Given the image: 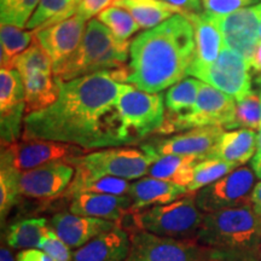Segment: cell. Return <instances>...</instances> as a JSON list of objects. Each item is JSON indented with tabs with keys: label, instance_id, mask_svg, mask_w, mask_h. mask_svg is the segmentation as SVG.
<instances>
[{
	"label": "cell",
	"instance_id": "cell-47",
	"mask_svg": "<svg viewBox=\"0 0 261 261\" xmlns=\"http://www.w3.org/2000/svg\"><path fill=\"white\" fill-rule=\"evenodd\" d=\"M252 168H253L254 173H255L256 178L261 180V160L253 159L252 160Z\"/></svg>",
	"mask_w": 261,
	"mask_h": 261
},
{
	"label": "cell",
	"instance_id": "cell-33",
	"mask_svg": "<svg viewBox=\"0 0 261 261\" xmlns=\"http://www.w3.org/2000/svg\"><path fill=\"white\" fill-rule=\"evenodd\" d=\"M238 168L232 163L225 162L219 159L202 160L194 167V177L191 184L188 187L189 192H197L214 181L219 180L228 173Z\"/></svg>",
	"mask_w": 261,
	"mask_h": 261
},
{
	"label": "cell",
	"instance_id": "cell-49",
	"mask_svg": "<svg viewBox=\"0 0 261 261\" xmlns=\"http://www.w3.org/2000/svg\"><path fill=\"white\" fill-rule=\"evenodd\" d=\"M257 11H259V18H260V27H259V34H260V40H261V3L257 4Z\"/></svg>",
	"mask_w": 261,
	"mask_h": 261
},
{
	"label": "cell",
	"instance_id": "cell-41",
	"mask_svg": "<svg viewBox=\"0 0 261 261\" xmlns=\"http://www.w3.org/2000/svg\"><path fill=\"white\" fill-rule=\"evenodd\" d=\"M175 8L180 9L182 14H198L201 12L202 0H163Z\"/></svg>",
	"mask_w": 261,
	"mask_h": 261
},
{
	"label": "cell",
	"instance_id": "cell-1",
	"mask_svg": "<svg viewBox=\"0 0 261 261\" xmlns=\"http://www.w3.org/2000/svg\"><path fill=\"white\" fill-rule=\"evenodd\" d=\"M127 65L61 83L52 106L25 115L22 139L77 145L87 151L126 145L116 100Z\"/></svg>",
	"mask_w": 261,
	"mask_h": 261
},
{
	"label": "cell",
	"instance_id": "cell-38",
	"mask_svg": "<svg viewBox=\"0 0 261 261\" xmlns=\"http://www.w3.org/2000/svg\"><path fill=\"white\" fill-rule=\"evenodd\" d=\"M38 249H41L55 261H73L71 248L63 242L51 227L41 240Z\"/></svg>",
	"mask_w": 261,
	"mask_h": 261
},
{
	"label": "cell",
	"instance_id": "cell-4",
	"mask_svg": "<svg viewBox=\"0 0 261 261\" xmlns=\"http://www.w3.org/2000/svg\"><path fill=\"white\" fill-rule=\"evenodd\" d=\"M130 42H121L102 22L92 18L87 22L86 31L79 47L54 75L61 83L98 73L126 67L129 57Z\"/></svg>",
	"mask_w": 261,
	"mask_h": 261
},
{
	"label": "cell",
	"instance_id": "cell-13",
	"mask_svg": "<svg viewBox=\"0 0 261 261\" xmlns=\"http://www.w3.org/2000/svg\"><path fill=\"white\" fill-rule=\"evenodd\" d=\"M224 132L223 127L219 126L197 127L169 138L146 143L140 149L155 158L162 155H185L205 160L213 154Z\"/></svg>",
	"mask_w": 261,
	"mask_h": 261
},
{
	"label": "cell",
	"instance_id": "cell-28",
	"mask_svg": "<svg viewBox=\"0 0 261 261\" xmlns=\"http://www.w3.org/2000/svg\"><path fill=\"white\" fill-rule=\"evenodd\" d=\"M48 223L44 218H31L15 223L9 227L5 243L11 249L24 250L39 248L41 240L48 231Z\"/></svg>",
	"mask_w": 261,
	"mask_h": 261
},
{
	"label": "cell",
	"instance_id": "cell-16",
	"mask_svg": "<svg viewBox=\"0 0 261 261\" xmlns=\"http://www.w3.org/2000/svg\"><path fill=\"white\" fill-rule=\"evenodd\" d=\"M184 16L191 22L195 32V55L188 75L196 77L219 57L225 46L224 35L218 17L204 11Z\"/></svg>",
	"mask_w": 261,
	"mask_h": 261
},
{
	"label": "cell",
	"instance_id": "cell-17",
	"mask_svg": "<svg viewBox=\"0 0 261 261\" xmlns=\"http://www.w3.org/2000/svg\"><path fill=\"white\" fill-rule=\"evenodd\" d=\"M86 22L76 14L60 23L33 31L37 41L51 57L54 69L64 63L79 47L87 27Z\"/></svg>",
	"mask_w": 261,
	"mask_h": 261
},
{
	"label": "cell",
	"instance_id": "cell-5",
	"mask_svg": "<svg viewBox=\"0 0 261 261\" xmlns=\"http://www.w3.org/2000/svg\"><path fill=\"white\" fill-rule=\"evenodd\" d=\"M195 195L196 192H189L172 203L156 205L143 212H130V232L143 230L161 237L195 241L204 217L196 204Z\"/></svg>",
	"mask_w": 261,
	"mask_h": 261
},
{
	"label": "cell",
	"instance_id": "cell-11",
	"mask_svg": "<svg viewBox=\"0 0 261 261\" xmlns=\"http://www.w3.org/2000/svg\"><path fill=\"white\" fill-rule=\"evenodd\" d=\"M87 152V150L68 143L44 139H22L2 146V163L23 173L52 162H69L71 159L80 158Z\"/></svg>",
	"mask_w": 261,
	"mask_h": 261
},
{
	"label": "cell",
	"instance_id": "cell-35",
	"mask_svg": "<svg viewBox=\"0 0 261 261\" xmlns=\"http://www.w3.org/2000/svg\"><path fill=\"white\" fill-rule=\"evenodd\" d=\"M19 172L9 165L2 163L0 166V215L4 223L10 211L18 203L22 195L18 184Z\"/></svg>",
	"mask_w": 261,
	"mask_h": 261
},
{
	"label": "cell",
	"instance_id": "cell-2",
	"mask_svg": "<svg viewBox=\"0 0 261 261\" xmlns=\"http://www.w3.org/2000/svg\"><path fill=\"white\" fill-rule=\"evenodd\" d=\"M195 55V32L184 15L177 14L130 41L127 81L149 93L178 84L188 75Z\"/></svg>",
	"mask_w": 261,
	"mask_h": 261
},
{
	"label": "cell",
	"instance_id": "cell-43",
	"mask_svg": "<svg viewBox=\"0 0 261 261\" xmlns=\"http://www.w3.org/2000/svg\"><path fill=\"white\" fill-rule=\"evenodd\" d=\"M204 261H260L259 257L254 255H232V254H221L213 259Z\"/></svg>",
	"mask_w": 261,
	"mask_h": 261
},
{
	"label": "cell",
	"instance_id": "cell-40",
	"mask_svg": "<svg viewBox=\"0 0 261 261\" xmlns=\"http://www.w3.org/2000/svg\"><path fill=\"white\" fill-rule=\"evenodd\" d=\"M115 3L116 0H80L76 14L86 21H91V18L112 8Z\"/></svg>",
	"mask_w": 261,
	"mask_h": 261
},
{
	"label": "cell",
	"instance_id": "cell-50",
	"mask_svg": "<svg viewBox=\"0 0 261 261\" xmlns=\"http://www.w3.org/2000/svg\"><path fill=\"white\" fill-rule=\"evenodd\" d=\"M255 83L257 84V86H259V90H260L259 94H260V98H261V74L257 75V77L255 79Z\"/></svg>",
	"mask_w": 261,
	"mask_h": 261
},
{
	"label": "cell",
	"instance_id": "cell-37",
	"mask_svg": "<svg viewBox=\"0 0 261 261\" xmlns=\"http://www.w3.org/2000/svg\"><path fill=\"white\" fill-rule=\"evenodd\" d=\"M40 0H0L2 24L23 28L27 25Z\"/></svg>",
	"mask_w": 261,
	"mask_h": 261
},
{
	"label": "cell",
	"instance_id": "cell-7",
	"mask_svg": "<svg viewBox=\"0 0 261 261\" xmlns=\"http://www.w3.org/2000/svg\"><path fill=\"white\" fill-rule=\"evenodd\" d=\"M158 158L143 149L107 148L89 151L80 158L71 159L69 163L75 171L90 177H116L135 180L148 174L149 167Z\"/></svg>",
	"mask_w": 261,
	"mask_h": 261
},
{
	"label": "cell",
	"instance_id": "cell-31",
	"mask_svg": "<svg viewBox=\"0 0 261 261\" xmlns=\"http://www.w3.org/2000/svg\"><path fill=\"white\" fill-rule=\"evenodd\" d=\"M201 80L188 77L169 87L165 96L166 116L175 117L190 113L197 100Z\"/></svg>",
	"mask_w": 261,
	"mask_h": 261
},
{
	"label": "cell",
	"instance_id": "cell-24",
	"mask_svg": "<svg viewBox=\"0 0 261 261\" xmlns=\"http://www.w3.org/2000/svg\"><path fill=\"white\" fill-rule=\"evenodd\" d=\"M24 85L25 115L52 106L61 92V81L54 74L35 73L22 77Z\"/></svg>",
	"mask_w": 261,
	"mask_h": 261
},
{
	"label": "cell",
	"instance_id": "cell-44",
	"mask_svg": "<svg viewBox=\"0 0 261 261\" xmlns=\"http://www.w3.org/2000/svg\"><path fill=\"white\" fill-rule=\"evenodd\" d=\"M252 205L255 213L261 218V181L256 182L255 188L253 190L252 196Z\"/></svg>",
	"mask_w": 261,
	"mask_h": 261
},
{
	"label": "cell",
	"instance_id": "cell-27",
	"mask_svg": "<svg viewBox=\"0 0 261 261\" xmlns=\"http://www.w3.org/2000/svg\"><path fill=\"white\" fill-rule=\"evenodd\" d=\"M132 182L127 179L116 177H90L75 171V177L70 187L64 194L74 197L79 194H108V195H128Z\"/></svg>",
	"mask_w": 261,
	"mask_h": 261
},
{
	"label": "cell",
	"instance_id": "cell-25",
	"mask_svg": "<svg viewBox=\"0 0 261 261\" xmlns=\"http://www.w3.org/2000/svg\"><path fill=\"white\" fill-rule=\"evenodd\" d=\"M201 159L185 155H162L149 167L148 177L180 185L188 189L194 177V167Z\"/></svg>",
	"mask_w": 261,
	"mask_h": 261
},
{
	"label": "cell",
	"instance_id": "cell-8",
	"mask_svg": "<svg viewBox=\"0 0 261 261\" xmlns=\"http://www.w3.org/2000/svg\"><path fill=\"white\" fill-rule=\"evenodd\" d=\"M236 113V99L201 81L197 100L190 113L181 116H166L160 135H172L197 127L219 126L231 129Z\"/></svg>",
	"mask_w": 261,
	"mask_h": 261
},
{
	"label": "cell",
	"instance_id": "cell-30",
	"mask_svg": "<svg viewBox=\"0 0 261 261\" xmlns=\"http://www.w3.org/2000/svg\"><path fill=\"white\" fill-rule=\"evenodd\" d=\"M35 40L33 31H23L16 25L2 24L0 29V63L2 69H15L16 60Z\"/></svg>",
	"mask_w": 261,
	"mask_h": 261
},
{
	"label": "cell",
	"instance_id": "cell-23",
	"mask_svg": "<svg viewBox=\"0 0 261 261\" xmlns=\"http://www.w3.org/2000/svg\"><path fill=\"white\" fill-rule=\"evenodd\" d=\"M257 133L254 129L238 128L224 132L210 159H219L240 167L256 152Z\"/></svg>",
	"mask_w": 261,
	"mask_h": 261
},
{
	"label": "cell",
	"instance_id": "cell-3",
	"mask_svg": "<svg viewBox=\"0 0 261 261\" xmlns=\"http://www.w3.org/2000/svg\"><path fill=\"white\" fill-rule=\"evenodd\" d=\"M195 241L218 252L257 256L261 242V218L252 204L204 213Z\"/></svg>",
	"mask_w": 261,
	"mask_h": 261
},
{
	"label": "cell",
	"instance_id": "cell-39",
	"mask_svg": "<svg viewBox=\"0 0 261 261\" xmlns=\"http://www.w3.org/2000/svg\"><path fill=\"white\" fill-rule=\"evenodd\" d=\"M256 0H202L204 12L223 18L238 10L255 4Z\"/></svg>",
	"mask_w": 261,
	"mask_h": 261
},
{
	"label": "cell",
	"instance_id": "cell-15",
	"mask_svg": "<svg viewBox=\"0 0 261 261\" xmlns=\"http://www.w3.org/2000/svg\"><path fill=\"white\" fill-rule=\"evenodd\" d=\"M0 114L2 146H5L17 142L25 117L23 80L15 69L0 71Z\"/></svg>",
	"mask_w": 261,
	"mask_h": 261
},
{
	"label": "cell",
	"instance_id": "cell-22",
	"mask_svg": "<svg viewBox=\"0 0 261 261\" xmlns=\"http://www.w3.org/2000/svg\"><path fill=\"white\" fill-rule=\"evenodd\" d=\"M188 194L189 191L185 187L156 178L145 177L132 182L128 196L132 200V211L140 212L149 207L172 203Z\"/></svg>",
	"mask_w": 261,
	"mask_h": 261
},
{
	"label": "cell",
	"instance_id": "cell-42",
	"mask_svg": "<svg viewBox=\"0 0 261 261\" xmlns=\"http://www.w3.org/2000/svg\"><path fill=\"white\" fill-rule=\"evenodd\" d=\"M16 261H55L46 253L38 248L21 250L16 256Z\"/></svg>",
	"mask_w": 261,
	"mask_h": 261
},
{
	"label": "cell",
	"instance_id": "cell-34",
	"mask_svg": "<svg viewBox=\"0 0 261 261\" xmlns=\"http://www.w3.org/2000/svg\"><path fill=\"white\" fill-rule=\"evenodd\" d=\"M16 70L21 74V76H27L35 71L54 74V63L48 54L40 46V44L35 39L34 42L24 52L17 57L15 63Z\"/></svg>",
	"mask_w": 261,
	"mask_h": 261
},
{
	"label": "cell",
	"instance_id": "cell-29",
	"mask_svg": "<svg viewBox=\"0 0 261 261\" xmlns=\"http://www.w3.org/2000/svg\"><path fill=\"white\" fill-rule=\"evenodd\" d=\"M79 3L80 0H40L25 28L38 31L73 17Z\"/></svg>",
	"mask_w": 261,
	"mask_h": 261
},
{
	"label": "cell",
	"instance_id": "cell-36",
	"mask_svg": "<svg viewBox=\"0 0 261 261\" xmlns=\"http://www.w3.org/2000/svg\"><path fill=\"white\" fill-rule=\"evenodd\" d=\"M261 127V98L252 91L242 99L236 100V113L231 129L249 128L259 130Z\"/></svg>",
	"mask_w": 261,
	"mask_h": 261
},
{
	"label": "cell",
	"instance_id": "cell-26",
	"mask_svg": "<svg viewBox=\"0 0 261 261\" xmlns=\"http://www.w3.org/2000/svg\"><path fill=\"white\" fill-rule=\"evenodd\" d=\"M114 5L126 9L135 17L139 27L146 31L158 27L172 16L184 15L180 9L163 0H116Z\"/></svg>",
	"mask_w": 261,
	"mask_h": 261
},
{
	"label": "cell",
	"instance_id": "cell-6",
	"mask_svg": "<svg viewBox=\"0 0 261 261\" xmlns=\"http://www.w3.org/2000/svg\"><path fill=\"white\" fill-rule=\"evenodd\" d=\"M126 145L138 144L150 135H159L166 120L162 94L149 93L122 84L116 100Z\"/></svg>",
	"mask_w": 261,
	"mask_h": 261
},
{
	"label": "cell",
	"instance_id": "cell-32",
	"mask_svg": "<svg viewBox=\"0 0 261 261\" xmlns=\"http://www.w3.org/2000/svg\"><path fill=\"white\" fill-rule=\"evenodd\" d=\"M98 21L108 27L112 34L121 42H130L129 38L140 29L139 24L126 9L113 5L97 16Z\"/></svg>",
	"mask_w": 261,
	"mask_h": 261
},
{
	"label": "cell",
	"instance_id": "cell-9",
	"mask_svg": "<svg viewBox=\"0 0 261 261\" xmlns=\"http://www.w3.org/2000/svg\"><path fill=\"white\" fill-rule=\"evenodd\" d=\"M227 254L204 247L196 241L161 237L148 231L130 233V247L125 261H204Z\"/></svg>",
	"mask_w": 261,
	"mask_h": 261
},
{
	"label": "cell",
	"instance_id": "cell-10",
	"mask_svg": "<svg viewBox=\"0 0 261 261\" xmlns=\"http://www.w3.org/2000/svg\"><path fill=\"white\" fill-rule=\"evenodd\" d=\"M255 178L253 168L244 166L238 167L196 192V204L203 213L250 205L253 190L256 185Z\"/></svg>",
	"mask_w": 261,
	"mask_h": 261
},
{
	"label": "cell",
	"instance_id": "cell-19",
	"mask_svg": "<svg viewBox=\"0 0 261 261\" xmlns=\"http://www.w3.org/2000/svg\"><path fill=\"white\" fill-rule=\"evenodd\" d=\"M48 226L71 249H79L98 234L115 228L117 224L74 213H58L51 218Z\"/></svg>",
	"mask_w": 261,
	"mask_h": 261
},
{
	"label": "cell",
	"instance_id": "cell-46",
	"mask_svg": "<svg viewBox=\"0 0 261 261\" xmlns=\"http://www.w3.org/2000/svg\"><path fill=\"white\" fill-rule=\"evenodd\" d=\"M0 261H16V257L12 254L11 248L8 244H2V249H0Z\"/></svg>",
	"mask_w": 261,
	"mask_h": 261
},
{
	"label": "cell",
	"instance_id": "cell-48",
	"mask_svg": "<svg viewBox=\"0 0 261 261\" xmlns=\"http://www.w3.org/2000/svg\"><path fill=\"white\" fill-rule=\"evenodd\" d=\"M253 159H259V160H261V127L259 128V132H257L256 152H255V155H254Z\"/></svg>",
	"mask_w": 261,
	"mask_h": 261
},
{
	"label": "cell",
	"instance_id": "cell-18",
	"mask_svg": "<svg viewBox=\"0 0 261 261\" xmlns=\"http://www.w3.org/2000/svg\"><path fill=\"white\" fill-rule=\"evenodd\" d=\"M220 19L225 46L236 51L252 65L260 41V18L257 6H247Z\"/></svg>",
	"mask_w": 261,
	"mask_h": 261
},
{
	"label": "cell",
	"instance_id": "cell-21",
	"mask_svg": "<svg viewBox=\"0 0 261 261\" xmlns=\"http://www.w3.org/2000/svg\"><path fill=\"white\" fill-rule=\"evenodd\" d=\"M130 247V234L121 226L98 234L75 249L73 261H125Z\"/></svg>",
	"mask_w": 261,
	"mask_h": 261
},
{
	"label": "cell",
	"instance_id": "cell-12",
	"mask_svg": "<svg viewBox=\"0 0 261 261\" xmlns=\"http://www.w3.org/2000/svg\"><path fill=\"white\" fill-rule=\"evenodd\" d=\"M250 69L252 65L246 58L224 46L217 61L201 71L196 79L240 100L253 91Z\"/></svg>",
	"mask_w": 261,
	"mask_h": 261
},
{
	"label": "cell",
	"instance_id": "cell-51",
	"mask_svg": "<svg viewBox=\"0 0 261 261\" xmlns=\"http://www.w3.org/2000/svg\"><path fill=\"white\" fill-rule=\"evenodd\" d=\"M257 257H259V260L261 261V242H260V247H259V250H257Z\"/></svg>",
	"mask_w": 261,
	"mask_h": 261
},
{
	"label": "cell",
	"instance_id": "cell-14",
	"mask_svg": "<svg viewBox=\"0 0 261 261\" xmlns=\"http://www.w3.org/2000/svg\"><path fill=\"white\" fill-rule=\"evenodd\" d=\"M75 167L67 161H57L19 173L18 184L22 197L32 200H54L70 187Z\"/></svg>",
	"mask_w": 261,
	"mask_h": 261
},
{
	"label": "cell",
	"instance_id": "cell-20",
	"mask_svg": "<svg viewBox=\"0 0 261 261\" xmlns=\"http://www.w3.org/2000/svg\"><path fill=\"white\" fill-rule=\"evenodd\" d=\"M70 213L84 217L115 221L119 225L132 211V200L128 195L79 194L71 197Z\"/></svg>",
	"mask_w": 261,
	"mask_h": 261
},
{
	"label": "cell",
	"instance_id": "cell-45",
	"mask_svg": "<svg viewBox=\"0 0 261 261\" xmlns=\"http://www.w3.org/2000/svg\"><path fill=\"white\" fill-rule=\"evenodd\" d=\"M252 69L257 74H261V40L257 45L255 54H254L253 61H252Z\"/></svg>",
	"mask_w": 261,
	"mask_h": 261
}]
</instances>
